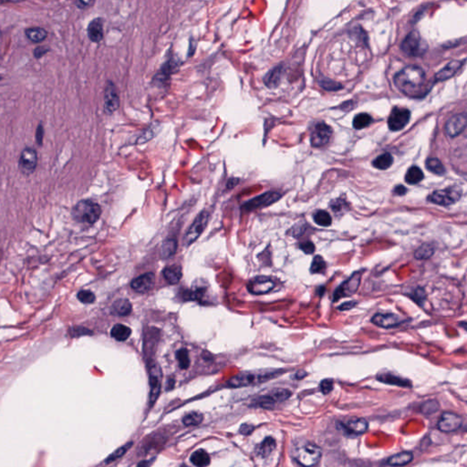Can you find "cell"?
<instances>
[{
	"label": "cell",
	"instance_id": "obj_6",
	"mask_svg": "<svg viewBox=\"0 0 467 467\" xmlns=\"http://www.w3.org/2000/svg\"><path fill=\"white\" fill-rule=\"evenodd\" d=\"M427 43L422 38L418 31L409 33L401 45V48L404 53L410 57H420L427 50Z\"/></svg>",
	"mask_w": 467,
	"mask_h": 467
},
{
	"label": "cell",
	"instance_id": "obj_56",
	"mask_svg": "<svg viewBox=\"0 0 467 467\" xmlns=\"http://www.w3.org/2000/svg\"><path fill=\"white\" fill-rule=\"evenodd\" d=\"M356 305H357V302L356 301H350V302H346L343 303L342 305H340L339 307V309L340 310H350L351 308H354Z\"/></svg>",
	"mask_w": 467,
	"mask_h": 467
},
{
	"label": "cell",
	"instance_id": "obj_14",
	"mask_svg": "<svg viewBox=\"0 0 467 467\" xmlns=\"http://www.w3.org/2000/svg\"><path fill=\"white\" fill-rule=\"evenodd\" d=\"M462 425L463 419L460 415L446 412L442 414L437 424V428L443 433H453L460 429Z\"/></svg>",
	"mask_w": 467,
	"mask_h": 467
},
{
	"label": "cell",
	"instance_id": "obj_36",
	"mask_svg": "<svg viewBox=\"0 0 467 467\" xmlns=\"http://www.w3.org/2000/svg\"><path fill=\"white\" fill-rule=\"evenodd\" d=\"M435 251H436V248H435V246L433 244H422L419 248L415 251L414 256L416 257V259L426 260V259H429L430 257L434 255Z\"/></svg>",
	"mask_w": 467,
	"mask_h": 467
},
{
	"label": "cell",
	"instance_id": "obj_38",
	"mask_svg": "<svg viewBox=\"0 0 467 467\" xmlns=\"http://www.w3.org/2000/svg\"><path fill=\"white\" fill-rule=\"evenodd\" d=\"M177 66H178V63L175 62V59L168 60V61L163 66V68L161 69L159 72L156 74L155 78H157V79L159 80L158 81L164 80V79H167V78L174 72V69H175V68H176Z\"/></svg>",
	"mask_w": 467,
	"mask_h": 467
},
{
	"label": "cell",
	"instance_id": "obj_2",
	"mask_svg": "<svg viewBox=\"0 0 467 467\" xmlns=\"http://www.w3.org/2000/svg\"><path fill=\"white\" fill-rule=\"evenodd\" d=\"M322 456L319 446L308 441H300L292 446L291 457L304 467L317 466Z\"/></svg>",
	"mask_w": 467,
	"mask_h": 467
},
{
	"label": "cell",
	"instance_id": "obj_34",
	"mask_svg": "<svg viewBox=\"0 0 467 467\" xmlns=\"http://www.w3.org/2000/svg\"><path fill=\"white\" fill-rule=\"evenodd\" d=\"M425 175L423 171L420 169L418 166L411 167L405 175V181L409 185H416L419 184L421 181L424 179Z\"/></svg>",
	"mask_w": 467,
	"mask_h": 467
},
{
	"label": "cell",
	"instance_id": "obj_58",
	"mask_svg": "<svg viewBox=\"0 0 467 467\" xmlns=\"http://www.w3.org/2000/svg\"><path fill=\"white\" fill-rule=\"evenodd\" d=\"M75 4L79 8L82 9V8H86V7L90 6V5H92L93 2H90V1H77Z\"/></svg>",
	"mask_w": 467,
	"mask_h": 467
},
{
	"label": "cell",
	"instance_id": "obj_16",
	"mask_svg": "<svg viewBox=\"0 0 467 467\" xmlns=\"http://www.w3.org/2000/svg\"><path fill=\"white\" fill-rule=\"evenodd\" d=\"M37 165V152L32 148L24 149L18 161V166L22 173L25 175H30L36 170Z\"/></svg>",
	"mask_w": 467,
	"mask_h": 467
},
{
	"label": "cell",
	"instance_id": "obj_63",
	"mask_svg": "<svg viewBox=\"0 0 467 467\" xmlns=\"http://www.w3.org/2000/svg\"><path fill=\"white\" fill-rule=\"evenodd\" d=\"M187 467V466H186V465H182V467Z\"/></svg>",
	"mask_w": 467,
	"mask_h": 467
},
{
	"label": "cell",
	"instance_id": "obj_22",
	"mask_svg": "<svg viewBox=\"0 0 467 467\" xmlns=\"http://www.w3.org/2000/svg\"><path fill=\"white\" fill-rule=\"evenodd\" d=\"M88 37L92 42L98 43L103 38V20L101 17L95 18L90 21L88 29Z\"/></svg>",
	"mask_w": 467,
	"mask_h": 467
},
{
	"label": "cell",
	"instance_id": "obj_4",
	"mask_svg": "<svg viewBox=\"0 0 467 467\" xmlns=\"http://www.w3.org/2000/svg\"><path fill=\"white\" fill-rule=\"evenodd\" d=\"M101 215V207L91 200H81L72 209V217L75 221L84 225L95 224Z\"/></svg>",
	"mask_w": 467,
	"mask_h": 467
},
{
	"label": "cell",
	"instance_id": "obj_31",
	"mask_svg": "<svg viewBox=\"0 0 467 467\" xmlns=\"http://www.w3.org/2000/svg\"><path fill=\"white\" fill-rule=\"evenodd\" d=\"M192 464L197 467H206L210 464V457L207 452L203 449H199L194 452L190 457Z\"/></svg>",
	"mask_w": 467,
	"mask_h": 467
},
{
	"label": "cell",
	"instance_id": "obj_1",
	"mask_svg": "<svg viewBox=\"0 0 467 467\" xmlns=\"http://www.w3.org/2000/svg\"><path fill=\"white\" fill-rule=\"evenodd\" d=\"M394 84L400 91L411 98H421L429 91L424 69L415 65L407 66L394 77Z\"/></svg>",
	"mask_w": 467,
	"mask_h": 467
},
{
	"label": "cell",
	"instance_id": "obj_54",
	"mask_svg": "<svg viewBox=\"0 0 467 467\" xmlns=\"http://www.w3.org/2000/svg\"><path fill=\"white\" fill-rule=\"evenodd\" d=\"M43 136H44V130H43L42 125L39 124L36 132V141L39 145L42 144Z\"/></svg>",
	"mask_w": 467,
	"mask_h": 467
},
{
	"label": "cell",
	"instance_id": "obj_30",
	"mask_svg": "<svg viewBox=\"0 0 467 467\" xmlns=\"http://www.w3.org/2000/svg\"><path fill=\"white\" fill-rule=\"evenodd\" d=\"M25 34L30 41L35 43L42 42L48 36V32L42 27H29L26 29Z\"/></svg>",
	"mask_w": 467,
	"mask_h": 467
},
{
	"label": "cell",
	"instance_id": "obj_60",
	"mask_svg": "<svg viewBox=\"0 0 467 467\" xmlns=\"http://www.w3.org/2000/svg\"><path fill=\"white\" fill-rule=\"evenodd\" d=\"M154 462V459L151 460V461H143V462H141L139 464L137 467H150L153 465V463Z\"/></svg>",
	"mask_w": 467,
	"mask_h": 467
},
{
	"label": "cell",
	"instance_id": "obj_52",
	"mask_svg": "<svg viewBox=\"0 0 467 467\" xmlns=\"http://www.w3.org/2000/svg\"><path fill=\"white\" fill-rule=\"evenodd\" d=\"M305 231H306V226L304 224H297L290 229L292 235L295 237L302 235L303 234L305 233Z\"/></svg>",
	"mask_w": 467,
	"mask_h": 467
},
{
	"label": "cell",
	"instance_id": "obj_43",
	"mask_svg": "<svg viewBox=\"0 0 467 467\" xmlns=\"http://www.w3.org/2000/svg\"><path fill=\"white\" fill-rule=\"evenodd\" d=\"M176 359H177L179 366H180L182 370H186L190 366V359H189L188 350H186V349H181V350H177Z\"/></svg>",
	"mask_w": 467,
	"mask_h": 467
},
{
	"label": "cell",
	"instance_id": "obj_12",
	"mask_svg": "<svg viewBox=\"0 0 467 467\" xmlns=\"http://www.w3.org/2000/svg\"><path fill=\"white\" fill-rule=\"evenodd\" d=\"M281 198V195L277 192H266L259 197H255L249 201L244 203L243 208L245 211H252L261 207L270 206Z\"/></svg>",
	"mask_w": 467,
	"mask_h": 467
},
{
	"label": "cell",
	"instance_id": "obj_37",
	"mask_svg": "<svg viewBox=\"0 0 467 467\" xmlns=\"http://www.w3.org/2000/svg\"><path fill=\"white\" fill-rule=\"evenodd\" d=\"M427 169L437 175H444L446 174V168L442 164L440 160L437 158H428L426 161Z\"/></svg>",
	"mask_w": 467,
	"mask_h": 467
},
{
	"label": "cell",
	"instance_id": "obj_40",
	"mask_svg": "<svg viewBox=\"0 0 467 467\" xmlns=\"http://www.w3.org/2000/svg\"><path fill=\"white\" fill-rule=\"evenodd\" d=\"M314 221L320 227H329L332 223V218L329 213L324 210H319L314 215Z\"/></svg>",
	"mask_w": 467,
	"mask_h": 467
},
{
	"label": "cell",
	"instance_id": "obj_57",
	"mask_svg": "<svg viewBox=\"0 0 467 467\" xmlns=\"http://www.w3.org/2000/svg\"><path fill=\"white\" fill-rule=\"evenodd\" d=\"M393 193L397 196H404L407 193V189L404 186H397L394 188Z\"/></svg>",
	"mask_w": 467,
	"mask_h": 467
},
{
	"label": "cell",
	"instance_id": "obj_3",
	"mask_svg": "<svg viewBox=\"0 0 467 467\" xmlns=\"http://www.w3.org/2000/svg\"><path fill=\"white\" fill-rule=\"evenodd\" d=\"M283 373L279 370H265L257 372H244L239 373L229 380L228 384L232 388L247 387L261 384Z\"/></svg>",
	"mask_w": 467,
	"mask_h": 467
},
{
	"label": "cell",
	"instance_id": "obj_49",
	"mask_svg": "<svg viewBox=\"0 0 467 467\" xmlns=\"http://www.w3.org/2000/svg\"><path fill=\"white\" fill-rule=\"evenodd\" d=\"M410 297H412L418 305L422 306L423 303L425 302V299H426V294H425V289L419 287V288H416L413 292V294H411Z\"/></svg>",
	"mask_w": 467,
	"mask_h": 467
},
{
	"label": "cell",
	"instance_id": "obj_11",
	"mask_svg": "<svg viewBox=\"0 0 467 467\" xmlns=\"http://www.w3.org/2000/svg\"><path fill=\"white\" fill-rule=\"evenodd\" d=\"M411 112L407 109L394 107L390 114L388 124L390 130L393 132H398L403 130L410 122Z\"/></svg>",
	"mask_w": 467,
	"mask_h": 467
},
{
	"label": "cell",
	"instance_id": "obj_35",
	"mask_svg": "<svg viewBox=\"0 0 467 467\" xmlns=\"http://www.w3.org/2000/svg\"><path fill=\"white\" fill-rule=\"evenodd\" d=\"M393 164V155L391 154H383L378 156L376 159L372 162V165L380 169V170H387Z\"/></svg>",
	"mask_w": 467,
	"mask_h": 467
},
{
	"label": "cell",
	"instance_id": "obj_20",
	"mask_svg": "<svg viewBox=\"0 0 467 467\" xmlns=\"http://www.w3.org/2000/svg\"><path fill=\"white\" fill-rule=\"evenodd\" d=\"M343 429L351 436H361L365 434L369 429V424L367 420L359 417H352L348 422L342 425Z\"/></svg>",
	"mask_w": 467,
	"mask_h": 467
},
{
	"label": "cell",
	"instance_id": "obj_21",
	"mask_svg": "<svg viewBox=\"0 0 467 467\" xmlns=\"http://www.w3.org/2000/svg\"><path fill=\"white\" fill-rule=\"evenodd\" d=\"M154 282H155V276L154 273H146L144 275L138 276L134 278L131 286L133 287V290H135L138 293H145L148 292L152 287H154Z\"/></svg>",
	"mask_w": 467,
	"mask_h": 467
},
{
	"label": "cell",
	"instance_id": "obj_10",
	"mask_svg": "<svg viewBox=\"0 0 467 467\" xmlns=\"http://www.w3.org/2000/svg\"><path fill=\"white\" fill-rule=\"evenodd\" d=\"M208 218H209V215L206 211H203L197 216V218L194 221V223L192 224L188 232L186 233V236H185V244L186 245L188 246V245L193 244L202 234L204 230L207 228V223H208Z\"/></svg>",
	"mask_w": 467,
	"mask_h": 467
},
{
	"label": "cell",
	"instance_id": "obj_24",
	"mask_svg": "<svg viewBox=\"0 0 467 467\" xmlns=\"http://www.w3.org/2000/svg\"><path fill=\"white\" fill-rule=\"evenodd\" d=\"M464 61L460 60H453L450 63L447 64L444 69L436 75V80L439 81L448 80L452 78L454 75L457 74V71L462 67Z\"/></svg>",
	"mask_w": 467,
	"mask_h": 467
},
{
	"label": "cell",
	"instance_id": "obj_33",
	"mask_svg": "<svg viewBox=\"0 0 467 467\" xmlns=\"http://www.w3.org/2000/svg\"><path fill=\"white\" fill-rule=\"evenodd\" d=\"M177 249V241L175 239H167L164 242L161 248V257L168 259L175 255Z\"/></svg>",
	"mask_w": 467,
	"mask_h": 467
},
{
	"label": "cell",
	"instance_id": "obj_9",
	"mask_svg": "<svg viewBox=\"0 0 467 467\" xmlns=\"http://www.w3.org/2000/svg\"><path fill=\"white\" fill-rule=\"evenodd\" d=\"M362 272L363 270L357 271L337 288L333 295V301H338L341 297H350L356 293L361 284Z\"/></svg>",
	"mask_w": 467,
	"mask_h": 467
},
{
	"label": "cell",
	"instance_id": "obj_23",
	"mask_svg": "<svg viewBox=\"0 0 467 467\" xmlns=\"http://www.w3.org/2000/svg\"><path fill=\"white\" fill-rule=\"evenodd\" d=\"M377 380L379 382H383L385 384L395 385V386H399V387H412V382H410L409 380L399 377L397 375H394V374L390 373V372L378 374Z\"/></svg>",
	"mask_w": 467,
	"mask_h": 467
},
{
	"label": "cell",
	"instance_id": "obj_53",
	"mask_svg": "<svg viewBox=\"0 0 467 467\" xmlns=\"http://www.w3.org/2000/svg\"><path fill=\"white\" fill-rule=\"evenodd\" d=\"M254 431V426L251 425H247V424H244V425H241L240 429H239V433L243 436H249Z\"/></svg>",
	"mask_w": 467,
	"mask_h": 467
},
{
	"label": "cell",
	"instance_id": "obj_59",
	"mask_svg": "<svg viewBox=\"0 0 467 467\" xmlns=\"http://www.w3.org/2000/svg\"><path fill=\"white\" fill-rule=\"evenodd\" d=\"M238 179L237 178H232L229 181V184H228V187L229 188H233L234 186H236L238 184Z\"/></svg>",
	"mask_w": 467,
	"mask_h": 467
},
{
	"label": "cell",
	"instance_id": "obj_41",
	"mask_svg": "<svg viewBox=\"0 0 467 467\" xmlns=\"http://www.w3.org/2000/svg\"><path fill=\"white\" fill-rule=\"evenodd\" d=\"M203 414L198 412H191L186 414L183 418V424L186 426L200 425L203 422Z\"/></svg>",
	"mask_w": 467,
	"mask_h": 467
},
{
	"label": "cell",
	"instance_id": "obj_15",
	"mask_svg": "<svg viewBox=\"0 0 467 467\" xmlns=\"http://www.w3.org/2000/svg\"><path fill=\"white\" fill-rule=\"evenodd\" d=\"M275 282L268 276H255L248 282L247 289L251 294L263 295L270 292L275 287Z\"/></svg>",
	"mask_w": 467,
	"mask_h": 467
},
{
	"label": "cell",
	"instance_id": "obj_62",
	"mask_svg": "<svg viewBox=\"0 0 467 467\" xmlns=\"http://www.w3.org/2000/svg\"><path fill=\"white\" fill-rule=\"evenodd\" d=\"M306 376H307V372H297V374H296V379H297V380H301V379L306 377Z\"/></svg>",
	"mask_w": 467,
	"mask_h": 467
},
{
	"label": "cell",
	"instance_id": "obj_39",
	"mask_svg": "<svg viewBox=\"0 0 467 467\" xmlns=\"http://www.w3.org/2000/svg\"><path fill=\"white\" fill-rule=\"evenodd\" d=\"M372 122V118L368 113H360L356 115L353 119V127L357 130H361L368 127Z\"/></svg>",
	"mask_w": 467,
	"mask_h": 467
},
{
	"label": "cell",
	"instance_id": "obj_8",
	"mask_svg": "<svg viewBox=\"0 0 467 467\" xmlns=\"http://www.w3.org/2000/svg\"><path fill=\"white\" fill-rule=\"evenodd\" d=\"M162 380L163 372L158 363L152 362L149 367V384H150V393H149V405L153 407L157 399L159 398L161 389H162Z\"/></svg>",
	"mask_w": 467,
	"mask_h": 467
},
{
	"label": "cell",
	"instance_id": "obj_18",
	"mask_svg": "<svg viewBox=\"0 0 467 467\" xmlns=\"http://www.w3.org/2000/svg\"><path fill=\"white\" fill-rule=\"evenodd\" d=\"M407 320L393 313H377L372 317V322L383 329H391L402 325Z\"/></svg>",
	"mask_w": 467,
	"mask_h": 467
},
{
	"label": "cell",
	"instance_id": "obj_47",
	"mask_svg": "<svg viewBox=\"0 0 467 467\" xmlns=\"http://www.w3.org/2000/svg\"><path fill=\"white\" fill-rule=\"evenodd\" d=\"M330 207L331 209L334 211V213H337V214H340V213H344V211L348 210L349 209V206L348 204L342 200V199H336V200H333L331 204H330Z\"/></svg>",
	"mask_w": 467,
	"mask_h": 467
},
{
	"label": "cell",
	"instance_id": "obj_61",
	"mask_svg": "<svg viewBox=\"0 0 467 467\" xmlns=\"http://www.w3.org/2000/svg\"><path fill=\"white\" fill-rule=\"evenodd\" d=\"M174 386H175V380L174 379H169L167 381V384H166V390L170 391L174 388Z\"/></svg>",
	"mask_w": 467,
	"mask_h": 467
},
{
	"label": "cell",
	"instance_id": "obj_51",
	"mask_svg": "<svg viewBox=\"0 0 467 467\" xmlns=\"http://www.w3.org/2000/svg\"><path fill=\"white\" fill-rule=\"evenodd\" d=\"M299 248L302 250L305 254H308V255L313 254L314 251L316 249L315 244L311 241H306L304 243L299 244Z\"/></svg>",
	"mask_w": 467,
	"mask_h": 467
},
{
	"label": "cell",
	"instance_id": "obj_45",
	"mask_svg": "<svg viewBox=\"0 0 467 467\" xmlns=\"http://www.w3.org/2000/svg\"><path fill=\"white\" fill-rule=\"evenodd\" d=\"M326 270V262L320 255H316L310 266V272L312 274H321Z\"/></svg>",
	"mask_w": 467,
	"mask_h": 467
},
{
	"label": "cell",
	"instance_id": "obj_13",
	"mask_svg": "<svg viewBox=\"0 0 467 467\" xmlns=\"http://www.w3.org/2000/svg\"><path fill=\"white\" fill-rule=\"evenodd\" d=\"M333 133L332 128L324 122L315 125L310 135V143L313 147H321L328 144Z\"/></svg>",
	"mask_w": 467,
	"mask_h": 467
},
{
	"label": "cell",
	"instance_id": "obj_5",
	"mask_svg": "<svg viewBox=\"0 0 467 467\" xmlns=\"http://www.w3.org/2000/svg\"><path fill=\"white\" fill-rule=\"evenodd\" d=\"M291 392L287 389H272L268 393L258 395L255 399H253L251 406L265 409L273 408L275 404L287 401V399L291 396Z\"/></svg>",
	"mask_w": 467,
	"mask_h": 467
},
{
	"label": "cell",
	"instance_id": "obj_46",
	"mask_svg": "<svg viewBox=\"0 0 467 467\" xmlns=\"http://www.w3.org/2000/svg\"><path fill=\"white\" fill-rule=\"evenodd\" d=\"M78 299L83 304H91L95 301V295L90 290H81L78 293Z\"/></svg>",
	"mask_w": 467,
	"mask_h": 467
},
{
	"label": "cell",
	"instance_id": "obj_64",
	"mask_svg": "<svg viewBox=\"0 0 467 467\" xmlns=\"http://www.w3.org/2000/svg\"><path fill=\"white\" fill-rule=\"evenodd\" d=\"M1 79H2V77H1V76H0V80H1Z\"/></svg>",
	"mask_w": 467,
	"mask_h": 467
},
{
	"label": "cell",
	"instance_id": "obj_17",
	"mask_svg": "<svg viewBox=\"0 0 467 467\" xmlns=\"http://www.w3.org/2000/svg\"><path fill=\"white\" fill-rule=\"evenodd\" d=\"M120 107V98L117 92L116 87L111 80L107 82L104 91V111L107 114H112Z\"/></svg>",
	"mask_w": 467,
	"mask_h": 467
},
{
	"label": "cell",
	"instance_id": "obj_27",
	"mask_svg": "<svg viewBox=\"0 0 467 467\" xmlns=\"http://www.w3.org/2000/svg\"><path fill=\"white\" fill-rule=\"evenodd\" d=\"M282 77V67L277 66L276 68L271 69L270 71L265 75L264 78V82L265 85L270 89H275L280 84Z\"/></svg>",
	"mask_w": 467,
	"mask_h": 467
},
{
	"label": "cell",
	"instance_id": "obj_44",
	"mask_svg": "<svg viewBox=\"0 0 467 467\" xmlns=\"http://www.w3.org/2000/svg\"><path fill=\"white\" fill-rule=\"evenodd\" d=\"M439 408H440L439 403L436 400H431L422 404L421 412L425 415H431V414H436Z\"/></svg>",
	"mask_w": 467,
	"mask_h": 467
},
{
	"label": "cell",
	"instance_id": "obj_25",
	"mask_svg": "<svg viewBox=\"0 0 467 467\" xmlns=\"http://www.w3.org/2000/svg\"><path fill=\"white\" fill-rule=\"evenodd\" d=\"M414 460V454L412 452L399 453L390 457L387 460V465L390 467H404Z\"/></svg>",
	"mask_w": 467,
	"mask_h": 467
},
{
	"label": "cell",
	"instance_id": "obj_32",
	"mask_svg": "<svg viewBox=\"0 0 467 467\" xmlns=\"http://www.w3.org/2000/svg\"><path fill=\"white\" fill-rule=\"evenodd\" d=\"M132 304L127 299L121 298L113 303V311L119 316H128L132 312Z\"/></svg>",
	"mask_w": 467,
	"mask_h": 467
},
{
	"label": "cell",
	"instance_id": "obj_7",
	"mask_svg": "<svg viewBox=\"0 0 467 467\" xmlns=\"http://www.w3.org/2000/svg\"><path fill=\"white\" fill-rule=\"evenodd\" d=\"M461 196L462 190L460 187L451 186L446 189L434 192L428 197V201L443 207H449L456 204L461 198Z\"/></svg>",
	"mask_w": 467,
	"mask_h": 467
},
{
	"label": "cell",
	"instance_id": "obj_19",
	"mask_svg": "<svg viewBox=\"0 0 467 467\" xmlns=\"http://www.w3.org/2000/svg\"><path fill=\"white\" fill-rule=\"evenodd\" d=\"M467 127V114L464 112L452 117L446 124V132L450 137H456Z\"/></svg>",
	"mask_w": 467,
	"mask_h": 467
},
{
	"label": "cell",
	"instance_id": "obj_42",
	"mask_svg": "<svg viewBox=\"0 0 467 467\" xmlns=\"http://www.w3.org/2000/svg\"><path fill=\"white\" fill-rule=\"evenodd\" d=\"M133 443L131 442V443H128V444L124 445V446H122V447L118 448L116 451L113 452L111 456H109V457H107L105 463H106V464H111V463L114 462V461L118 460L119 458L123 457V456L127 453L128 450L133 446Z\"/></svg>",
	"mask_w": 467,
	"mask_h": 467
},
{
	"label": "cell",
	"instance_id": "obj_50",
	"mask_svg": "<svg viewBox=\"0 0 467 467\" xmlns=\"http://www.w3.org/2000/svg\"><path fill=\"white\" fill-rule=\"evenodd\" d=\"M320 391L323 394H329L333 390V381L331 379H325L319 384Z\"/></svg>",
	"mask_w": 467,
	"mask_h": 467
},
{
	"label": "cell",
	"instance_id": "obj_55",
	"mask_svg": "<svg viewBox=\"0 0 467 467\" xmlns=\"http://www.w3.org/2000/svg\"><path fill=\"white\" fill-rule=\"evenodd\" d=\"M48 50H49V49H48V48H46V47H38V48L35 49L34 56L37 58H40V57H42L44 54L47 53Z\"/></svg>",
	"mask_w": 467,
	"mask_h": 467
},
{
	"label": "cell",
	"instance_id": "obj_48",
	"mask_svg": "<svg viewBox=\"0 0 467 467\" xmlns=\"http://www.w3.org/2000/svg\"><path fill=\"white\" fill-rule=\"evenodd\" d=\"M320 85L325 90H329V91H334V90H339L342 89V86L340 83L336 82L334 80H329V79H323L320 80Z\"/></svg>",
	"mask_w": 467,
	"mask_h": 467
},
{
	"label": "cell",
	"instance_id": "obj_29",
	"mask_svg": "<svg viewBox=\"0 0 467 467\" xmlns=\"http://www.w3.org/2000/svg\"><path fill=\"white\" fill-rule=\"evenodd\" d=\"M132 334V329L123 324H116L112 327L111 335L118 341H125Z\"/></svg>",
	"mask_w": 467,
	"mask_h": 467
},
{
	"label": "cell",
	"instance_id": "obj_26",
	"mask_svg": "<svg viewBox=\"0 0 467 467\" xmlns=\"http://www.w3.org/2000/svg\"><path fill=\"white\" fill-rule=\"evenodd\" d=\"M163 274L165 276V279L170 283L172 285H175L179 281L183 276V272H182V267L180 265H174L171 266L165 267Z\"/></svg>",
	"mask_w": 467,
	"mask_h": 467
},
{
	"label": "cell",
	"instance_id": "obj_28",
	"mask_svg": "<svg viewBox=\"0 0 467 467\" xmlns=\"http://www.w3.org/2000/svg\"><path fill=\"white\" fill-rule=\"evenodd\" d=\"M276 441L272 437H266L265 440L256 447V454L260 457L266 458L276 449Z\"/></svg>",
	"mask_w": 467,
	"mask_h": 467
}]
</instances>
